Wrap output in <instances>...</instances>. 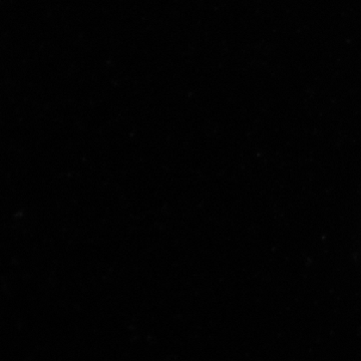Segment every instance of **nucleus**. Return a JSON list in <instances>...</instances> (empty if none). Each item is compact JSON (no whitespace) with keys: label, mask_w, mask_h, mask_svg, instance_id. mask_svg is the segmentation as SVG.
Instances as JSON below:
<instances>
[]
</instances>
